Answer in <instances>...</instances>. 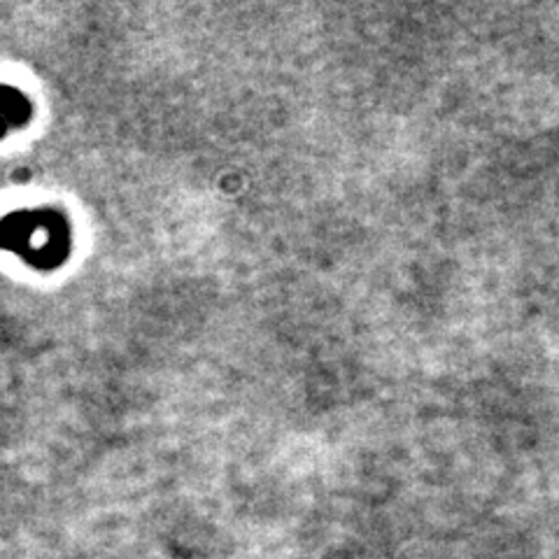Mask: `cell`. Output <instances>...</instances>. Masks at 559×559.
Instances as JSON below:
<instances>
[{
	"label": "cell",
	"instance_id": "cell-1",
	"mask_svg": "<svg viewBox=\"0 0 559 559\" xmlns=\"http://www.w3.org/2000/svg\"><path fill=\"white\" fill-rule=\"evenodd\" d=\"M28 115V100L20 92L10 90V86H0V138L10 129L22 127Z\"/></svg>",
	"mask_w": 559,
	"mask_h": 559
}]
</instances>
